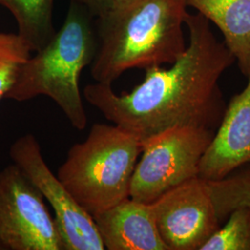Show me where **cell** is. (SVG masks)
Masks as SVG:
<instances>
[{"instance_id":"8fae6325","label":"cell","mask_w":250,"mask_h":250,"mask_svg":"<svg viewBox=\"0 0 250 250\" xmlns=\"http://www.w3.org/2000/svg\"><path fill=\"white\" fill-rule=\"evenodd\" d=\"M220 29L224 44L245 76L250 71V0H187Z\"/></svg>"},{"instance_id":"e0dca14e","label":"cell","mask_w":250,"mask_h":250,"mask_svg":"<svg viewBox=\"0 0 250 250\" xmlns=\"http://www.w3.org/2000/svg\"><path fill=\"white\" fill-rule=\"evenodd\" d=\"M124 1H125V0H113V5L122 3V2H124Z\"/></svg>"},{"instance_id":"277c9868","label":"cell","mask_w":250,"mask_h":250,"mask_svg":"<svg viewBox=\"0 0 250 250\" xmlns=\"http://www.w3.org/2000/svg\"><path fill=\"white\" fill-rule=\"evenodd\" d=\"M143 146L117 125L96 124L84 141L73 145L58 178L91 216L128 198Z\"/></svg>"},{"instance_id":"6da1fadb","label":"cell","mask_w":250,"mask_h":250,"mask_svg":"<svg viewBox=\"0 0 250 250\" xmlns=\"http://www.w3.org/2000/svg\"><path fill=\"white\" fill-rule=\"evenodd\" d=\"M189 43L169 69L151 66L130 93L117 95L110 83H91L85 100L111 122L134 135L143 146L175 127L212 130L219 126L225 102L219 82L235 62L201 14H189Z\"/></svg>"},{"instance_id":"9a60e30c","label":"cell","mask_w":250,"mask_h":250,"mask_svg":"<svg viewBox=\"0 0 250 250\" xmlns=\"http://www.w3.org/2000/svg\"><path fill=\"white\" fill-rule=\"evenodd\" d=\"M31 52L28 44L18 34L0 33V100L5 99Z\"/></svg>"},{"instance_id":"4fadbf2b","label":"cell","mask_w":250,"mask_h":250,"mask_svg":"<svg viewBox=\"0 0 250 250\" xmlns=\"http://www.w3.org/2000/svg\"><path fill=\"white\" fill-rule=\"evenodd\" d=\"M207 182L221 223L236 208L250 207V163L221 180Z\"/></svg>"},{"instance_id":"9c48e42d","label":"cell","mask_w":250,"mask_h":250,"mask_svg":"<svg viewBox=\"0 0 250 250\" xmlns=\"http://www.w3.org/2000/svg\"><path fill=\"white\" fill-rule=\"evenodd\" d=\"M248 83L232 97L199 164L198 176L221 180L250 163V71Z\"/></svg>"},{"instance_id":"7a4b0ae2","label":"cell","mask_w":250,"mask_h":250,"mask_svg":"<svg viewBox=\"0 0 250 250\" xmlns=\"http://www.w3.org/2000/svg\"><path fill=\"white\" fill-rule=\"evenodd\" d=\"M187 0H125L99 18L98 50L90 72L112 83L132 69L172 64L185 52Z\"/></svg>"},{"instance_id":"5b68a950","label":"cell","mask_w":250,"mask_h":250,"mask_svg":"<svg viewBox=\"0 0 250 250\" xmlns=\"http://www.w3.org/2000/svg\"><path fill=\"white\" fill-rule=\"evenodd\" d=\"M214 131L175 127L143 144L130 186L132 199L151 204L172 188L198 176Z\"/></svg>"},{"instance_id":"3957f363","label":"cell","mask_w":250,"mask_h":250,"mask_svg":"<svg viewBox=\"0 0 250 250\" xmlns=\"http://www.w3.org/2000/svg\"><path fill=\"white\" fill-rule=\"evenodd\" d=\"M89 11L72 1L62 28L53 38L30 57L19 70L5 99L23 102L45 96L61 107L73 128L83 131L87 115L81 95L83 69L91 65L98 50Z\"/></svg>"},{"instance_id":"52a82bcc","label":"cell","mask_w":250,"mask_h":250,"mask_svg":"<svg viewBox=\"0 0 250 250\" xmlns=\"http://www.w3.org/2000/svg\"><path fill=\"white\" fill-rule=\"evenodd\" d=\"M9 156L51 206L65 250H105L92 216L76 203L54 175L35 135L19 137L11 145Z\"/></svg>"},{"instance_id":"8992f818","label":"cell","mask_w":250,"mask_h":250,"mask_svg":"<svg viewBox=\"0 0 250 250\" xmlns=\"http://www.w3.org/2000/svg\"><path fill=\"white\" fill-rule=\"evenodd\" d=\"M0 250H65L45 198L14 163L0 170Z\"/></svg>"},{"instance_id":"7c38bea8","label":"cell","mask_w":250,"mask_h":250,"mask_svg":"<svg viewBox=\"0 0 250 250\" xmlns=\"http://www.w3.org/2000/svg\"><path fill=\"white\" fill-rule=\"evenodd\" d=\"M54 0H0L16 20L18 35L32 51L43 48L55 36L52 21Z\"/></svg>"},{"instance_id":"30bf717a","label":"cell","mask_w":250,"mask_h":250,"mask_svg":"<svg viewBox=\"0 0 250 250\" xmlns=\"http://www.w3.org/2000/svg\"><path fill=\"white\" fill-rule=\"evenodd\" d=\"M107 250H169L161 239L151 204L128 197L92 216Z\"/></svg>"},{"instance_id":"ba28073f","label":"cell","mask_w":250,"mask_h":250,"mask_svg":"<svg viewBox=\"0 0 250 250\" xmlns=\"http://www.w3.org/2000/svg\"><path fill=\"white\" fill-rule=\"evenodd\" d=\"M151 207L169 250H200L220 228L208 182L199 176L166 192Z\"/></svg>"},{"instance_id":"5bb4252c","label":"cell","mask_w":250,"mask_h":250,"mask_svg":"<svg viewBox=\"0 0 250 250\" xmlns=\"http://www.w3.org/2000/svg\"><path fill=\"white\" fill-rule=\"evenodd\" d=\"M200 250H250V207H239Z\"/></svg>"},{"instance_id":"2e32d148","label":"cell","mask_w":250,"mask_h":250,"mask_svg":"<svg viewBox=\"0 0 250 250\" xmlns=\"http://www.w3.org/2000/svg\"><path fill=\"white\" fill-rule=\"evenodd\" d=\"M84 7L91 15L104 17L113 7V0H72Z\"/></svg>"}]
</instances>
